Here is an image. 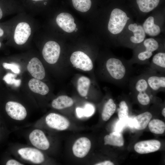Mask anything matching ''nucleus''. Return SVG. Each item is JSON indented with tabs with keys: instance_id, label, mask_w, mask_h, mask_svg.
Masks as SVG:
<instances>
[{
	"instance_id": "1",
	"label": "nucleus",
	"mask_w": 165,
	"mask_h": 165,
	"mask_svg": "<svg viewBox=\"0 0 165 165\" xmlns=\"http://www.w3.org/2000/svg\"><path fill=\"white\" fill-rule=\"evenodd\" d=\"M132 64L117 57L108 59L105 64L106 70L110 78L117 86L123 87L129 82L132 73Z\"/></svg>"
},
{
	"instance_id": "2",
	"label": "nucleus",
	"mask_w": 165,
	"mask_h": 165,
	"mask_svg": "<svg viewBox=\"0 0 165 165\" xmlns=\"http://www.w3.org/2000/svg\"><path fill=\"white\" fill-rule=\"evenodd\" d=\"M130 19L127 14L119 8H115L111 12L108 21V28L112 34L116 35L123 31Z\"/></svg>"
},
{
	"instance_id": "3",
	"label": "nucleus",
	"mask_w": 165,
	"mask_h": 165,
	"mask_svg": "<svg viewBox=\"0 0 165 165\" xmlns=\"http://www.w3.org/2000/svg\"><path fill=\"white\" fill-rule=\"evenodd\" d=\"M143 45L145 49L139 51L135 59L129 61L132 64L134 63L141 64H147V62L152 55L153 53L157 50L159 46L157 41L152 38L145 40Z\"/></svg>"
},
{
	"instance_id": "4",
	"label": "nucleus",
	"mask_w": 165,
	"mask_h": 165,
	"mask_svg": "<svg viewBox=\"0 0 165 165\" xmlns=\"http://www.w3.org/2000/svg\"><path fill=\"white\" fill-rule=\"evenodd\" d=\"M144 74L149 87L152 93L165 90V74H161L148 69Z\"/></svg>"
},
{
	"instance_id": "5",
	"label": "nucleus",
	"mask_w": 165,
	"mask_h": 165,
	"mask_svg": "<svg viewBox=\"0 0 165 165\" xmlns=\"http://www.w3.org/2000/svg\"><path fill=\"white\" fill-rule=\"evenodd\" d=\"M60 51V47L57 43L49 41L45 44L42 53L44 59L48 63L53 64L57 61Z\"/></svg>"
},
{
	"instance_id": "6",
	"label": "nucleus",
	"mask_w": 165,
	"mask_h": 165,
	"mask_svg": "<svg viewBox=\"0 0 165 165\" xmlns=\"http://www.w3.org/2000/svg\"><path fill=\"white\" fill-rule=\"evenodd\" d=\"M70 60L73 66L84 71H90L93 68L92 61L89 57L81 51H76L71 55Z\"/></svg>"
},
{
	"instance_id": "7",
	"label": "nucleus",
	"mask_w": 165,
	"mask_h": 165,
	"mask_svg": "<svg viewBox=\"0 0 165 165\" xmlns=\"http://www.w3.org/2000/svg\"><path fill=\"white\" fill-rule=\"evenodd\" d=\"M31 27L27 22L22 21L18 23L15 27L13 33L14 42L18 45L25 43L31 36Z\"/></svg>"
},
{
	"instance_id": "8",
	"label": "nucleus",
	"mask_w": 165,
	"mask_h": 165,
	"mask_svg": "<svg viewBox=\"0 0 165 165\" xmlns=\"http://www.w3.org/2000/svg\"><path fill=\"white\" fill-rule=\"evenodd\" d=\"M5 109L10 117L17 120H23L27 116V112L25 108L22 104L16 102H8L6 105Z\"/></svg>"
},
{
	"instance_id": "9",
	"label": "nucleus",
	"mask_w": 165,
	"mask_h": 165,
	"mask_svg": "<svg viewBox=\"0 0 165 165\" xmlns=\"http://www.w3.org/2000/svg\"><path fill=\"white\" fill-rule=\"evenodd\" d=\"M46 124L50 127L59 130L67 129L70 125L68 120L64 116L58 114L51 113L45 118Z\"/></svg>"
},
{
	"instance_id": "10",
	"label": "nucleus",
	"mask_w": 165,
	"mask_h": 165,
	"mask_svg": "<svg viewBox=\"0 0 165 165\" xmlns=\"http://www.w3.org/2000/svg\"><path fill=\"white\" fill-rule=\"evenodd\" d=\"M18 153L24 159L34 163H41L45 160L43 154L36 148L30 147L23 148L18 150Z\"/></svg>"
},
{
	"instance_id": "11",
	"label": "nucleus",
	"mask_w": 165,
	"mask_h": 165,
	"mask_svg": "<svg viewBox=\"0 0 165 165\" xmlns=\"http://www.w3.org/2000/svg\"><path fill=\"white\" fill-rule=\"evenodd\" d=\"M29 138L31 144L39 149L45 150L49 148V141L44 133L40 130H33L30 133Z\"/></svg>"
},
{
	"instance_id": "12",
	"label": "nucleus",
	"mask_w": 165,
	"mask_h": 165,
	"mask_svg": "<svg viewBox=\"0 0 165 165\" xmlns=\"http://www.w3.org/2000/svg\"><path fill=\"white\" fill-rule=\"evenodd\" d=\"M91 147L90 140L86 137H81L75 142L72 147L73 152L76 157L82 158L87 154Z\"/></svg>"
},
{
	"instance_id": "13",
	"label": "nucleus",
	"mask_w": 165,
	"mask_h": 165,
	"mask_svg": "<svg viewBox=\"0 0 165 165\" xmlns=\"http://www.w3.org/2000/svg\"><path fill=\"white\" fill-rule=\"evenodd\" d=\"M74 19L70 13H62L58 14L56 18L58 25L64 31L68 32H73L76 27Z\"/></svg>"
},
{
	"instance_id": "14",
	"label": "nucleus",
	"mask_w": 165,
	"mask_h": 165,
	"mask_svg": "<svg viewBox=\"0 0 165 165\" xmlns=\"http://www.w3.org/2000/svg\"><path fill=\"white\" fill-rule=\"evenodd\" d=\"M160 146L161 143L160 141L156 140H151L137 143L134 146V149L139 153L146 154L157 151Z\"/></svg>"
},
{
	"instance_id": "15",
	"label": "nucleus",
	"mask_w": 165,
	"mask_h": 165,
	"mask_svg": "<svg viewBox=\"0 0 165 165\" xmlns=\"http://www.w3.org/2000/svg\"><path fill=\"white\" fill-rule=\"evenodd\" d=\"M27 69L28 71L35 78L41 80L45 76V72L43 64L37 58H32L29 62Z\"/></svg>"
},
{
	"instance_id": "16",
	"label": "nucleus",
	"mask_w": 165,
	"mask_h": 165,
	"mask_svg": "<svg viewBox=\"0 0 165 165\" xmlns=\"http://www.w3.org/2000/svg\"><path fill=\"white\" fill-rule=\"evenodd\" d=\"M149 70L161 74L165 73V53L159 52L153 57Z\"/></svg>"
},
{
	"instance_id": "17",
	"label": "nucleus",
	"mask_w": 165,
	"mask_h": 165,
	"mask_svg": "<svg viewBox=\"0 0 165 165\" xmlns=\"http://www.w3.org/2000/svg\"><path fill=\"white\" fill-rule=\"evenodd\" d=\"M154 18L150 16L145 20L142 26L145 34L152 37L158 35L161 32L160 27L154 23Z\"/></svg>"
},
{
	"instance_id": "18",
	"label": "nucleus",
	"mask_w": 165,
	"mask_h": 165,
	"mask_svg": "<svg viewBox=\"0 0 165 165\" xmlns=\"http://www.w3.org/2000/svg\"><path fill=\"white\" fill-rule=\"evenodd\" d=\"M152 117V114L148 112H143L135 116L133 119L134 127L138 130L145 129Z\"/></svg>"
},
{
	"instance_id": "19",
	"label": "nucleus",
	"mask_w": 165,
	"mask_h": 165,
	"mask_svg": "<svg viewBox=\"0 0 165 165\" xmlns=\"http://www.w3.org/2000/svg\"><path fill=\"white\" fill-rule=\"evenodd\" d=\"M28 85L30 90L34 93L45 95L49 92L48 86L40 79L32 78L29 80Z\"/></svg>"
},
{
	"instance_id": "20",
	"label": "nucleus",
	"mask_w": 165,
	"mask_h": 165,
	"mask_svg": "<svg viewBox=\"0 0 165 165\" xmlns=\"http://www.w3.org/2000/svg\"><path fill=\"white\" fill-rule=\"evenodd\" d=\"M105 145L121 147L123 146L124 139L121 132L115 131L106 135L104 138Z\"/></svg>"
},
{
	"instance_id": "21",
	"label": "nucleus",
	"mask_w": 165,
	"mask_h": 165,
	"mask_svg": "<svg viewBox=\"0 0 165 165\" xmlns=\"http://www.w3.org/2000/svg\"><path fill=\"white\" fill-rule=\"evenodd\" d=\"M73 104V100L71 97L66 95H61L53 101L51 105L54 108L61 109L71 107Z\"/></svg>"
},
{
	"instance_id": "22",
	"label": "nucleus",
	"mask_w": 165,
	"mask_h": 165,
	"mask_svg": "<svg viewBox=\"0 0 165 165\" xmlns=\"http://www.w3.org/2000/svg\"><path fill=\"white\" fill-rule=\"evenodd\" d=\"M160 0H136L139 9L143 13H148L155 8Z\"/></svg>"
},
{
	"instance_id": "23",
	"label": "nucleus",
	"mask_w": 165,
	"mask_h": 165,
	"mask_svg": "<svg viewBox=\"0 0 165 165\" xmlns=\"http://www.w3.org/2000/svg\"><path fill=\"white\" fill-rule=\"evenodd\" d=\"M116 105L114 101L110 98L105 103L102 113V118L105 121L108 120L115 112Z\"/></svg>"
},
{
	"instance_id": "24",
	"label": "nucleus",
	"mask_w": 165,
	"mask_h": 165,
	"mask_svg": "<svg viewBox=\"0 0 165 165\" xmlns=\"http://www.w3.org/2000/svg\"><path fill=\"white\" fill-rule=\"evenodd\" d=\"M90 84V79L85 76H82L77 81V90L79 94L82 97L86 96L88 93Z\"/></svg>"
},
{
	"instance_id": "25",
	"label": "nucleus",
	"mask_w": 165,
	"mask_h": 165,
	"mask_svg": "<svg viewBox=\"0 0 165 165\" xmlns=\"http://www.w3.org/2000/svg\"><path fill=\"white\" fill-rule=\"evenodd\" d=\"M148 127L150 131L156 134H162L165 130V123L158 119H153L150 121Z\"/></svg>"
},
{
	"instance_id": "26",
	"label": "nucleus",
	"mask_w": 165,
	"mask_h": 165,
	"mask_svg": "<svg viewBox=\"0 0 165 165\" xmlns=\"http://www.w3.org/2000/svg\"><path fill=\"white\" fill-rule=\"evenodd\" d=\"M133 33V36L130 38V40L132 43L135 44H139L144 40L146 34L142 26L138 25L137 29Z\"/></svg>"
},
{
	"instance_id": "27",
	"label": "nucleus",
	"mask_w": 165,
	"mask_h": 165,
	"mask_svg": "<svg viewBox=\"0 0 165 165\" xmlns=\"http://www.w3.org/2000/svg\"><path fill=\"white\" fill-rule=\"evenodd\" d=\"M72 1L74 8L82 12L87 11L91 6V0H72Z\"/></svg>"
},
{
	"instance_id": "28",
	"label": "nucleus",
	"mask_w": 165,
	"mask_h": 165,
	"mask_svg": "<svg viewBox=\"0 0 165 165\" xmlns=\"http://www.w3.org/2000/svg\"><path fill=\"white\" fill-rule=\"evenodd\" d=\"M129 112V107L126 102L124 101H120L118 109L119 120L126 121L128 118Z\"/></svg>"
},
{
	"instance_id": "29",
	"label": "nucleus",
	"mask_w": 165,
	"mask_h": 165,
	"mask_svg": "<svg viewBox=\"0 0 165 165\" xmlns=\"http://www.w3.org/2000/svg\"><path fill=\"white\" fill-rule=\"evenodd\" d=\"M17 76L16 74L8 73L4 76L3 79L7 84L13 85L15 86L18 87L21 84V80L20 79H16L15 78Z\"/></svg>"
},
{
	"instance_id": "30",
	"label": "nucleus",
	"mask_w": 165,
	"mask_h": 165,
	"mask_svg": "<svg viewBox=\"0 0 165 165\" xmlns=\"http://www.w3.org/2000/svg\"><path fill=\"white\" fill-rule=\"evenodd\" d=\"M83 109L84 117L91 116L93 115L95 111L94 106L92 104L89 103L85 105Z\"/></svg>"
},
{
	"instance_id": "31",
	"label": "nucleus",
	"mask_w": 165,
	"mask_h": 165,
	"mask_svg": "<svg viewBox=\"0 0 165 165\" xmlns=\"http://www.w3.org/2000/svg\"><path fill=\"white\" fill-rule=\"evenodd\" d=\"M2 66L5 69L11 70L16 74H19L20 72L19 66L16 64L4 62L3 63Z\"/></svg>"
},
{
	"instance_id": "32",
	"label": "nucleus",
	"mask_w": 165,
	"mask_h": 165,
	"mask_svg": "<svg viewBox=\"0 0 165 165\" xmlns=\"http://www.w3.org/2000/svg\"><path fill=\"white\" fill-rule=\"evenodd\" d=\"M9 33L7 27L4 24H0V41L6 38Z\"/></svg>"
},
{
	"instance_id": "33",
	"label": "nucleus",
	"mask_w": 165,
	"mask_h": 165,
	"mask_svg": "<svg viewBox=\"0 0 165 165\" xmlns=\"http://www.w3.org/2000/svg\"><path fill=\"white\" fill-rule=\"evenodd\" d=\"M127 120H119L117 122L115 126V130L116 131L121 132L122 130L124 128L126 124Z\"/></svg>"
},
{
	"instance_id": "34",
	"label": "nucleus",
	"mask_w": 165,
	"mask_h": 165,
	"mask_svg": "<svg viewBox=\"0 0 165 165\" xmlns=\"http://www.w3.org/2000/svg\"><path fill=\"white\" fill-rule=\"evenodd\" d=\"M4 3L0 1V20H1L7 13L6 7L5 6Z\"/></svg>"
},
{
	"instance_id": "35",
	"label": "nucleus",
	"mask_w": 165,
	"mask_h": 165,
	"mask_svg": "<svg viewBox=\"0 0 165 165\" xmlns=\"http://www.w3.org/2000/svg\"><path fill=\"white\" fill-rule=\"evenodd\" d=\"M76 112L78 118H81L84 117L82 108H77L76 109Z\"/></svg>"
},
{
	"instance_id": "36",
	"label": "nucleus",
	"mask_w": 165,
	"mask_h": 165,
	"mask_svg": "<svg viewBox=\"0 0 165 165\" xmlns=\"http://www.w3.org/2000/svg\"><path fill=\"white\" fill-rule=\"evenodd\" d=\"M6 165H23V164L21 163L18 161L13 159H11L9 160L6 162Z\"/></svg>"
},
{
	"instance_id": "37",
	"label": "nucleus",
	"mask_w": 165,
	"mask_h": 165,
	"mask_svg": "<svg viewBox=\"0 0 165 165\" xmlns=\"http://www.w3.org/2000/svg\"><path fill=\"white\" fill-rule=\"evenodd\" d=\"M138 28V25L136 23L130 24L128 26L129 30L133 32L135 31Z\"/></svg>"
},
{
	"instance_id": "38",
	"label": "nucleus",
	"mask_w": 165,
	"mask_h": 165,
	"mask_svg": "<svg viewBox=\"0 0 165 165\" xmlns=\"http://www.w3.org/2000/svg\"><path fill=\"white\" fill-rule=\"evenodd\" d=\"M95 165H113L114 163L110 161H105L97 163Z\"/></svg>"
},
{
	"instance_id": "39",
	"label": "nucleus",
	"mask_w": 165,
	"mask_h": 165,
	"mask_svg": "<svg viewBox=\"0 0 165 165\" xmlns=\"http://www.w3.org/2000/svg\"><path fill=\"white\" fill-rule=\"evenodd\" d=\"M162 114L163 116L165 117V108H163L162 111Z\"/></svg>"
},
{
	"instance_id": "40",
	"label": "nucleus",
	"mask_w": 165,
	"mask_h": 165,
	"mask_svg": "<svg viewBox=\"0 0 165 165\" xmlns=\"http://www.w3.org/2000/svg\"><path fill=\"white\" fill-rule=\"evenodd\" d=\"M31 0L33 1H43L44 0Z\"/></svg>"
},
{
	"instance_id": "41",
	"label": "nucleus",
	"mask_w": 165,
	"mask_h": 165,
	"mask_svg": "<svg viewBox=\"0 0 165 165\" xmlns=\"http://www.w3.org/2000/svg\"><path fill=\"white\" fill-rule=\"evenodd\" d=\"M2 43L1 42V41H0V48H1V47H2Z\"/></svg>"
},
{
	"instance_id": "42",
	"label": "nucleus",
	"mask_w": 165,
	"mask_h": 165,
	"mask_svg": "<svg viewBox=\"0 0 165 165\" xmlns=\"http://www.w3.org/2000/svg\"><path fill=\"white\" fill-rule=\"evenodd\" d=\"M77 30H78V29L76 28L74 29V31H75V32H76Z\"/></svg>"
}]
</instances>
